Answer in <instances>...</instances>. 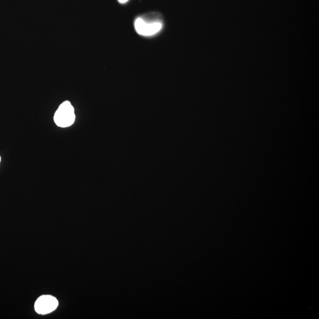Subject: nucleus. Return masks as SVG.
Listing matches in <instances>:
<instances>
[{"mask_svg":"<svg viewBox=\"0 0 319 319\" xmlns=\"http://www.w3.org/2000/svg\"><path fill=\"white\" fill-rule=\"evenodd\" d=\"M75 114L74 108L69 101L64 102L54 115V121L58 127L67 128L74 124Z\"/></svg>","mask_w":319,"mask_h":319,"instance_id":"nucleus-1","label":"nucleus"},{"mask_svg":"<svg viewBox=\"0 0 319 319\" xmlns=\"http://www.w3.org/2000/svg\"><path fill=\"white\" fill-rule=\"evenodd\" d=\"M58 304L55 297L50 295L42 296L35 303L34 309L38 314H47L57 309Z\"/></svg>","mask_w":319,"mask_h":319,"instance_id":"nucleus-2","label":"nucleus"},{"mask_svg":"<svg viewBox=\"0 0 319 319\" xmlns=\"http://www.w3.org/2000/svg\"><path fill=\"white\" fill-rule=\"evenodd\" d=\"M135 29L139 34L143 36H152L155 34L162 29V23H147L141 17L135 20Z\"/></svg>","mask_w":319,"mask_h":319,"instance_id":"nucleus-3","label":"nucleus"},{"mask_svg":"<svg viewBox=\"0 0 319 319\" xmlns=\"http://www.w3.org/2000/svg\"><path fill=\"white\" fill-rule=\"evenodd\" d=\"M128 1V0H118V2L120 3H125L126 2H127Z\"/></svg>","mask_w":319,"mask_h":319,"instance_id":"nucleus-4","label":"nucleus"},{"mask_svg":"<svg viewBox=\"0 0 319 319\" xmlns=\"http://www.w3.org/2000/svg\"><path fill=\"white\" fill-rule=\"evenodd\" d=\"M0 162H1V157H0Z\"/></svg>","mask_w":319,"mask_h":319,"instance_id":"nucleus-5","label":"nucleus"}]
</instances>
